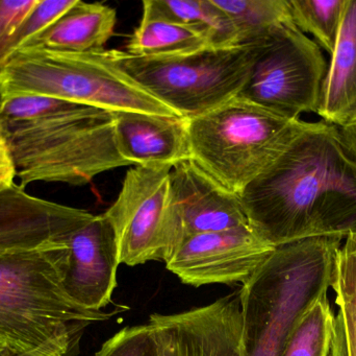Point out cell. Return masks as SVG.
I'll return each instance as SVG.
<instances>
[{"mask_svg": "<svg viewBox=\"0 0 356 356\" xmlns=\"http://www.w3.org/2000/svg\"><path fill=\"white\" fill-rule=\"evenodd\" d=\"M211 47L207 35L162 18L142 16L139 26L134 31L127 52L145 58L177 56Z\"/></svg>", "mask_w": 356, "mask_h": 356, "instance_id": "18", "label": "cell"}, {"mask_svg": "<svg viewBox=\"0 0 356 356\" xmlns=\"http://www.w3.org/2000/svg\"><path fill=\"white\" fill-rule=\"evenodd\" d=\"M0 356H17L15 355L14 353H13L12 350H10V348H8V346H6V344H4L3 342H1L0 341Z\"/></svg>", "mask_w": 356, "mask_h": 356, "instance_id": "28", "label": "cell"}, {"mask_svg": "<svg viewBox=\"0 0 356 356\" xmlns=\"http://www.w3.org/2000/svg\"><path fill=\"white\" fill-rule=\"evenodd\" d=\"M0 127L23 188L35 182L85 185L131 165L117 150L112 113L100 109Z\"/></svg>", "mask_w": 356, "mask_h": 356, "instance_id": "5", "label": "cell"}, {"mask_svg": "<svg viewBox=\"0 0 356 356\" xmlns=\"http://www.w3.org/2000/svg\"><path fill=\"white\" fill-rule=\"evenodd\" d=\"M68 246L0 254V341L17 356H77L86 330L121 309L91 311L63 284Z\"/></svg>", "mask_w": 356, "mask_h": 356, "instance_id": "2", "label": "cell"}, {"mask_svg": "<svg viewBox=\"0 0 356 356\" xmlns=\"http://www.w3.org/2000/svg\"><path fill=\"white\" fill-rule=\"evenodd\" d=\"M171 167L129 169L114 204L104 212L112 224L121 265L166 261L170 240Z\"/></svg>", "mask_w": 356, "mask_h": 356, "instance_id": "9", "label": "cell"}, {"mask_svg": "<svg viewBox=\"0 0 356 356\" xmlns=\"http://www.w3.org/2000/svg\"><path fill=\"white\" fill-rule=\"evenodd\" d=\"M291 17L302 33L314 36L332 56L344 16L346 0H289Z\"/></svg>", "mask_w": 356, "mask_h": 356, "instance_id": "22", "label": "cell"}, {"mask_svg": "<svg viewBox=\"0 0 356 356\" xmlns=\"http://www.w3.org/2000/svg\"><path fill=\"white\" fill-rule=\"evenodd\" d=\"M264 42L163 58L133 56L116 49L108 52L115 64L143 89L182 118H191L240 94Z\"/></svg>", "mask_w": 356, "mask_h": 356, "instance_id": "7", "label": "cell"}, {"mask_svg": "<svg viewBox=\"0 0 356 356\" xmlns=\"http://www.w3.org/2000/svg\"><path fill=\"white\" fill-rule=\"evenodd\" d=\"M94 356H159V350L152 328L146 324L123 328Z\"/></svg>", "mask_w": 356, "mask_h": 356, "instance_id": "24", "label": "cell"}, {"mask_svg": "<svg viewBox=\"0 0 356 356\" xmlns=\"http://www.w3.org/2000/svg\"><path fill=\"white\" fill-rule=\"evenodd\" d=\"M16 180V169L4 138L0 139V192L12 187Z\"/></svg>", "mask_w": 356, "mask_h": 356, "instance_id": "26", "label": "cell"}, {"mask_svg": "<svg viewBox=\"0 0 356 356\" xmlns=\"http://www.w3.org/2000/svg\"><path fill=\"white\" fill-rule=\"evenodd\" d=\"M336 345L337 315L327 292L301 316L282 356H334Z\"/></svg>", "mask_w": 356, "mask_h": 356, "instance_id": "21", "label": "cell"}, {"mask_svg": "<svg viewBox=\"0 0 356 356\" xmlns=\"http://www.w3.org/2000/svg\"><path fill=\"white\" fill-rule=\"evenodd\" d=\"M238 196L250 227L275 248L356 235V161L324 121H302Z\"/></svg>", "mask_w": 356, "mask_h": 356, "instance_id": "1", "label": "cell"}, {"mask_svg": "<svg viewBox=\"0 0 356 356\" xmlns=\"http://www.w3.org/2000/svg\"><path fill=\"white\" fill-rule=\"evenodd\" d=\"M76 1L77 0H39L13 36L10 41L12 56L17 50L24 47L33 38L54 24Z\"/></svg>", "mask_w": 356, "mask_h": 356, "instance_id": "23", "label": "cell"}, {"mask_svg": "<svg viewBox=\"0 0 356 356\" xmlns=\"http://www.w3.org/2000/svg\"><path fill=\"white\" fill-rule=\"evenodd\" d=\"M328 65L317 42L292 20L264 42L238 96L290 119L317 113Z\"/></svg>", "mask_w": 356, "mask_h": 356, "instance_id": "8", "label": "cell"}, {"mask_svg": "<svg viewBox=\"0 0 356 356\" xmlns=\"http://www.w3.org/2000/svg\"><path fill=\"white\" fill-rule=\"evenodd\" d=\"M170 189V240L166 261L191 236L250 226L238 194L216 181L192 159L172 167Z\"/></svg>", "mask_w": 356, "mask_h": 356, "instance_id": "11", "label": "cell"}, {"mask_svg": "<svg viewBox=\"0 0 356 356\" xmlns=\"http://www.w3.org/2000/svg\"><path fill=\"white\" fill-rule=\"evenodd\" d=\"M341 238L276 247L238 292L243 356H282L297 322L332 288Z\"/></svg>", "mask_w": 356, "mask_h": 356, "instance_id": "3", "label": "cell"}, {"mask_svg": "<svg viewBox=\"0 0 356 356\" xmlns=\"http://www.w3.org/2000/svg\"><path fill=\"white\" fill-rule=\"evenodd\" d=\"M355 238H356V235H355Z\"/></svg>", "mask_w": 356, "mask_h": 356, "instance_id": "30", "label": "cell"}, {"mask_svg": "<svg viewBox=\"0 0 356 356\" xmlns=\"http://www.w3.org/2000/svg\"><path fill=\"white\" fill-rule=\"evenodd\" d=\"M1 138H3V135H2L1 127H0V139H1Z\"/></svg>", "mask_w": 356, "mask_h": 356, "instance_id": "29", "label": "cell"}, {"mask_svg": "<svg viewBox=\"0 0 356 356\" xmlns=\"http://www.w3.org/2000/svg\"><path fill=\"white\" fill-rule=\"evenodd\" d=\"M340 134L345 148L356 161V118L345 127H340Z\"/></svg>", "mask_w": 356, "mask_h": 356, "instance_id": "27", "label": "cell"}, {"mask_svg": "<svg viewBox=\"0 0 356 356\" xmlns=\"http://www.w3.org/2000/svg\"><path fill=\"white\" fill-rule=\"evenodd\" d=\"M159 356H243L238 293L182 313L150 316Z\"/></svg>", "mask_w": 356, "mask_h": 356, "instance_id": "12", "label": "cell"}, {"mask_svg": "<svg viewBox=\"0 0 356 356\" xmlns=\"http://www.w3.org/2000/svg\"><path fill=\"white\" fill-rule=\"evenodd\" d=\"M275 250L250 226L186 238L165 261L182 284H244Z\"/></svg>", "mask_w": 356, "mask_h": 356, "instance_id": "10", "label": "cell"}, {"mask_svg": "<svg viewBox=\"0 0 356 356\" xmlns=\"http://www.w3.org/2000/svg\"><path fill=\"white\" fill-rule=\"evenodd\" d=\"M94 215L31 196L19 184L0 192V254L68 246Z\"/></svg>", "mask_w": 356, "mask_h": 356, "instance_id": "13", "label": "cell"}, {"mask_svg": "<svg viewBox=\"0 0 356 356\" xmlns=\"http://www.w3.org/2000/svg\"><path fill=\"white\" fill-rule=\"evenodd\" d=\"M116 22L117 12L112 6L77 0L24 47L62 52H102L114 35Z\"/></svg>", "mask_w": 356, "mask_h": 356, "instance_id": "17", "label": "cell"}, {"mask_svg": "<svg viewBox=\"0 0 356 356\" xmlns=\"http://www.w3.org/2000/svg\"><path fill=\"white\" fill-rule=\"evenodd\" d=\"M20 95L51 96L110 113L180 117L117 66L106 49L17 50L0 67V100Z\"/></svg>", "mask_w": 356, "mask_h": 356, "instance_id": "4", "label": "cell"}, {"mask_svg": "<svg viewBox=\"0 0 356 356\" xmlns=\"http://www.w3.org/2000/svg\"><path fill=\"white\" fill-rule=\"evenodd\" d=\"M184 121L192 160L238 194L275 158L302 123L240 96Z\"/></svg>", "mask_w": 356, "mask_h": 356, "instance_id": "6", "label": "cell"}, {"mask_svg": "<svg viewBox=\"0 0 356 356\" xmlns=\"http://www.w3.org/2000/svg\"><path fill=\"white\" fill-rule=\"evenodd\" d=\"M120 265L112 224L104 213L94 215L69 240L63 279L65 290L83 309L104 311L112 302Z\"/></svg>", "mask_w": 356, "mask_h": 356, "instance_id": "14", "label": "cell"}, {"mask_svg": "<svg viewBox=\"0 0 356 356\" xmlns=\"http://www.w3.org/2000/svg\"><path fill=\"white\" fill-rule=\"evenodd\" d=\"M112 114L117 150L129 164L173 167L192 159L184 118L137 112Z\"/></svg>", "mask_w": 356, "mask_h": 356, "instance_id": "15", "label": "cell"}, {"mask_svg": "<svg viewBox=\"0 0 356 356\" xmlns=\"http://www.w3.org/2000/svg\"><path fill=\"white\" fill-rule=\"evenodd\" d=\"M330 56L317 114L340 129L356 118V0H346L336 47Z\"/></svg>", "mask_w": 356, "mask_h": 356, "instance_id": "16", "label": "cell"}, {"mask_svg": "<svg viewBox=\"0 0 356 356\" xmlns=\"http://www.w3.org/2000/svg\"><path fill=\"white\" fill-rule=\"evenodd\" d=\"M142 16L166 19L207 35L211 47L236 45L232 23L213 0H145Z\"/></svg>", "mask_w": 356, "mask_h": 356, "instance_id": "19", "label": "cell"}, {"mask_svg": "<svg viewBox=\"0 0 356 356\" xmlns=\"http://www.w3.org/2000/svg\"><path fill=\"white\" fill-rule=\"evenodd\" d=\"M213 3L232 23L236 45L261 43L292 20L289 0H213Z\"/></svg>", "mask_w": 356, "mask_h": 356, "instance_id": "20", "label": "cell"}, {"mask_svg": "<svg viewBox=\"0 0 356 356\" xmlns=\"http://www.w3.org/2000/svg\"><path fill=\"white\" fill-rule=\"evenodd\" d=\"M39 0H0V67L12 56L10 41Z\"/></svg>", "mask_w": 356, "mask_h": 356, "instance_id": "25", "label": "cell"}]
</instances>
